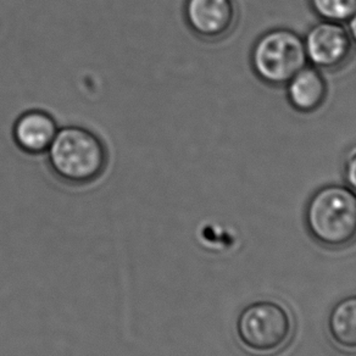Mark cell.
<instances>
[{
  "label": "cell",
  "instance_id": "7c38bea8",
  "mask_svg": "<svg viewBox=\"0 0 356 356\" xmlns=\"http://www.w3.org/2000/svg\"><path fill=\"white\" fill-rule=\"evenodd\" d=\"M348 32L350 35L353 43L356 44V11L354 13V15L349 19V30H348Z\"/></svg>",
  "mask_w": 356,
  "mask_h": 356
},
{
  "label": "cell",
  "instance_id": "5b68a950",
  "mask_svg": "<svg viewBox=\"0 0 356 356\" xmlns=\"http://www.w3.org/2000/svg\"><path fill=\"white\" fill-rule=\"evenodd\" d=\"M302 40L307 61L316 69H341L350 59L354 43L339 22L321 20L307 31Z\"/></svg>",
  "mask_w": 356,
  "mask_h": 356
},
{
  "label": "cell",
  "instance_id": "8992f818",
  "mask_svg": "<svg viewBox=\"0 0 356 356\" xmlns=\"http://www.w3.org/2000/svg\"><path fill=\"white\" fill-rule=\"evenodd\" d=\"M234 0H186L184 19L189 29L204 40L222 38L236 24Z\"/></svg>",
  "mask_w": 356,
  "mask_h": 356
},
{
  "label": "cell",
  "instance_id": "8fae6325",
  "mask_svg": "<svg viewBox=\"0 0 356 356\" xmlns=\"http://www.w3.org/2000/svg\"><path fill=\"white\" fill-rule=\"evenodd\" d=\"M344 178L348 187L356 193V144L348 150L344 158Z\"/></svg>",
  "mask_w": 356,
  "mask_h": 356
},
{
  "label": "cell",
  "instance_id": "6da1fadb",
  "mask_svg": "<svg viewBox=\"0 0 356 356\" xmlns=\"http://www.w3.org/2000/svg\"><path fill=\"white\" fill-rule=\"evenodd\" d=\"M304 218L307 232L320 247L349 248L356 241V193L348 186H325L309 199Z\"/></svg>",
  "mask_w": 356,
  "mask_h": 356
},
{
  "label": "cell",
  "instance_id": "30bf717a",
  "mask_svg": "<svg viewBox=\"0 0 356 356\" xmlns=\"http://www.w3.org/2000/svg\"><path fill=\"white\" fill-rule=\"evenodd\" d=\"M312 10L321 20L349 21L356 11V0H310Z\"/></svg>",
  "mask_w": 356,
  "mask_h": 356
},
{
  "label": "cell",
  "instance_id": "3957f363",
  "mask_svg": "<svg viewBox=\"0 0 356 356\" xmlns=\"http://www.w3.org/2000/svg\"><path fill=\"white\" fill-rule=\"evenodd\" d=\"M239 344L252 356H275L294 336V318L287 307L273 300L252 302L237 318Z\"/></svg>",
  "mask_w": 356,
  "mask_h": 356
},
{
  "label": "cell",
  "instance_id": "9c48e42d",
  "mask_svg": "<svg viewBox=\"0 0 356 356\" xmlns=\"http://www.w3.org/2000/svg\"><path fill=\"white\" fill-rule=\"evenodd\" d=\"M327 334L337 350L356 355V294L343 298L327 317Z\"/></svg>",
  "mask_w": 356,
  "mask_h": 356
},
{
  "label": "cell",
  "instance_id": "ba28073f",
  "mask_svg": "<svg viewBox=\"0 0 356 356\" xmlns=\"http://www.w3.org/2000/svg\"><path fill=\"white\" fill-rule=\"evenodd\" d=\"M287 98L293 109L310 114L320 109L327 97V82L321 70L307 65L289 79Z\"/></svg>",
  "mask_w": 356,
  "mask_h": 356
},
{
  "label": "cell",
  "instance_id": "52a82bcc",
  "mask_svg": "<svg viewBox=\"0 0 356 356\" xmlns=\"http://www.w3.org/2000/svg\"><path fill=\"white\" fill-rule=\"evenodd\" d=\"M59 127L54 118L43 110H29L16 119L13 137L25 153L37 155L47 153Z\"/></svg>",
  "mask_w": 356,
  "mask_h": 356
},
{
  "label": "cell",
  "instance_id": "7a4b0ae2",
  "mask_svg": "<svg viewBox=\"0 0 356 356\" xmlns=\"http://www.w3.org/2000/svg\"><path fill=\"white\" fill-rule=\"evenodd\" d=\"M47 154L53 172L72 184L93 182L108 163V153L99 137L81 126L59 129Z\"/></svg>",
  "mask_w": 356,
  "mask_h": 356
},
{
  "label": "cell",
  "instance_id": "277c9868",
  "mask_svg": "<svg viewBox=\"0 0 356 356\" xmlns=\"http://www.w3.org/2000/svg\"><path fill=\"white\" fill-rule=\"evenodd\" d=\"M250 58L254 72L270 86H286L309 63L304 40L288 29H275L262 35Z\"/></svg>",
  "mask_w": 356,
  "mask_h": 356
}]
</instances>
